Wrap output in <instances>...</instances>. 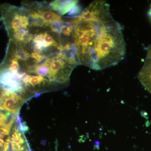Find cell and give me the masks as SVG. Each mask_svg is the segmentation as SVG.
I'll use <instances>...</instances> for the list:
<instances>
[{
	"label": "cell",
	"instance_id": "4",
	"mask_svg": "<svg viewBox=\"0 0 151 151\" xmlns=\"http://www.w3.org/2000/svg\"><path fill=\"white\" fill-rule=\"evenodd\" d=\"M17 117L0 111V151H8L10 148L11 130Z\"/></svg>",
	"mask_w": 151,
	"mask_h": 151
},
{
	"label": "cell",
	"instance_id": "1",
	"mask_svg": "<svg viewBox=\"0 0 151 151\" xmlns=\"http://www.w3.org/2000/svg\"><path fill=\"white\" fill-rule=\"evenodd\" d=\"M70 22L78 64L101 70L124 59L126 46L123 29L113 19L105 1L92 2Z\"/></svg>",
	"mask_w": 151,
	"mask_h": 151
},
{
	"label": "cell",
	"instance_id": "7",
	"mask_svg": "<svg viewBox=\"0 0 151 151\" xmlns=\"http://www.w3.org/2000/svg\"><path fill=\"white\" fill-rule=\"evenodd\" d=\"M146 58H151V45L147 49V56Z\"/></svg>",
	"mask_w": 151,
	"mask_h": 151
},
{
	"label": "cell",
	"instance_id": "2",
	"mask_svg": "<svg viewBox=\"0 0 151 151\" xmlns=\"http://www.w3.org/2000/svg\"><path fill=\"white\" fill-rule=\"evenodd\" d=\"M0 13L10 40L22 31L29 29L30 13L25 8L4 4L0 7Z\"/></svg>",
	"mask_w": 151,
	"mask_h": 151
},
{
	"label": "cell",
	"instance_id": "9",
	"mask_svg": "<svg viewBox=\"0 0 151 151\" xmlns=\"http://www.w3.org/2000/svg\"><path fill=\"white\" fill-rule=\"evenodd\" d=\"M9 151H12V150H10Z\"/></svg>",
	"mask_w": 151,
	"mask_h": 151
},
{
	"label": "cell",
	"instance_id": "8",
	"mask_svg": "<svg viewBox=\"0 0 151 151\" xmlns=\"http://www.w3.org/2000/svg\"><path fill=\"white\" fill-rule=\"evenodd\" d=\"M148 15L149 18L150 19L151 21V5L150 7V9H149L148 11Z\"/></svg>",
	"mask_w": 151,
	"mask_h": 151
},
{
	"label": "cell",
	"instance_id": "3",
	"mask_svg": "<svg viewBox=\"0 0 151 151\" xmlns=\"http://www.w3.org/2000/svg\"><path fill=\"white\" fill-rule=\"evenodd\" d=\"M31 97L0 86V111L18 116L22 105Z\"/></svg>",
	"mask_w": 151,
	"mask_h": 151
},
{
	"label": "cell",
	"instance_id": "5",
	"mask_svg": "<svg viewBox=\"0 0 151 151\" xmlns=\"http://www.w3.org/2000/svg\"><path fill=\"white\" fill-rule=\"evenodd\" d=\"M138 78L145 89L151 94V58H146Z\"/></svg>",
	"mask_w": 151,
	"mask_h": 151
},
{
	"label": "cell",
	"instance_id": "6",
	"mask_svg": "<svg viewBox=\"0 0 151 151\" xmlns=\"http://www.w3.org/2000/svg\"><path fill=\"white\" fill-rule=\"evenodd\" d=\"M78 3L77 1H54L50 3V8L56 11L59 15L68 14Z\"/></svg>",
	"mask_w": 151,
	"mask_h": 151
}]
</instances>
